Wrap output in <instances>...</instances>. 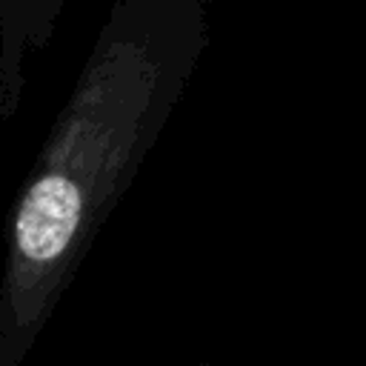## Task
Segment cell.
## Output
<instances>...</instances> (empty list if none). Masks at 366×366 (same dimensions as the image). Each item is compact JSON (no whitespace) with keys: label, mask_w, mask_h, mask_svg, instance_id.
<instances>
[{"label":"cell","mask_w":366,"mask_h":366,"mask_svg":"<svg viewBox=\"0 0 366 366\" xmlns=\"http://www.w3.org/2000/svg\"><path fill=\"white\" fill-rule=\"evenodd\" d=\"M203 366H206V363H203Z\"/></svg>","instance_id":"1"}]
</instances>
